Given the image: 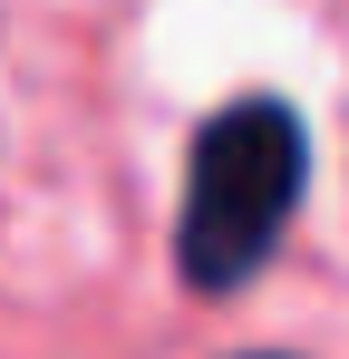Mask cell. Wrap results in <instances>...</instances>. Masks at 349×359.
I'll return each instance as SVG.
<instances>
[{"mask_svg":"<svg viewBox=\"0 0 349 359\" xmlns=\"http://www.w3.org/2000/svg\"><path fill=\"white\" fill-rule=\"evenodd\" d=\"M310 175V126L291 97H233L184 146V214H174V272L194 292H242L291 233V204Z\"/></svg>","mask_w":349,"mask_h":359,"instance_id":"1","label":"cell"},{"mask_svg":"<svg viewBox=\"0 0 349 359\" xmlns=\"http://www.w3.org/2000/svg\"><path fill=\"white\" fill-rule=\"evenodd\" d=\"M252 359H282V350H252Z\"/></svg>","mask_w":349,"mask_h":359,"instance_id":"2","label":"cell"}]
</instances>
